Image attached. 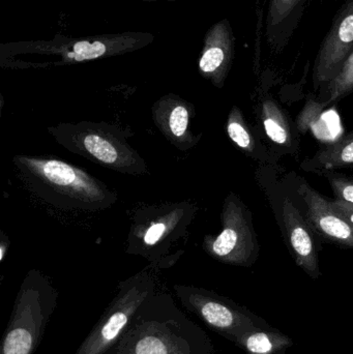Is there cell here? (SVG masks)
<instances>
[{"instance_id": "cell-1", "label": "cell", "mask_w": 353, "mask_h": 354, "mask_svg": "<svg viewBox=\"0 0 353 354\" xmlns=\"http://www.w3.org/2000/svg\"><path fill=\"white\" fill-rule=\"evenodd\" d=\"M110 354H215V347L169 293L155 291L139 308Z\"/></svg>"}, {"instance_id": "cell-2", "label": "cell", "mask_w": 353, "mask_h": 354, "mask_svg": "<svg viewBox=\"0 0 353 354\" xmlns=\"http://www.w3.org/2000/svg\"><path fill=\"white\" fill-rule=\"evenodd\" d=\"M14 163L30 189L53 205L93 212L117 198L102 181L60 160L18 156Z\"/></svg>"}, {"instance_id": "cell-3", "label": "cell", "mask_w": 353, "mask_h": 354, "mask_svg": "<svg viewBox=\"0 0 353 354\" xmlns=\"http://www.w3.org/2000/svg\"><path fill=\"white\" fill-rule=\"evenodd\" d=\"M58 292L41 272L27 274L0 344V354H35L57 307Z\"/></svg>"}, {"instance_id": "cell-4", "label": "cell", "mask_w": 353, "mask_h": 354, "mask_svg": "<svg viewBox=\"0 0 353 354\" xmlns=\"http://www.w3.org/2000/svg\"><path fill=\"white\" fill-rule=\"evenodd\" d=\"M51 133L68 151L106 167L122 174H142L147 171L143 160L116 128L81 122L60 124L51 129Z\"/></svg>"}, {"instance_id": "cell-5", "label": "cell", "mask_w": 353, "mask_h": 354, "mask_svg": "<svg viewBox=\"0 0 353 354\" xmlns=\"http://www.w3.org/2000/svg\"><path fill=\"white\" fill-rule=\"evenodd\" d=\"M157 291V279L144 270L120 283L117 292L74 354H110L136 315Z\"/></svg>"}, {"instance_id": "cell-6", "label": "cell", "mask_w": 353, "mask_h": 354, "mask_svg": "<svg viewBox=\"0 0 353 354\" xmlns=\"http://www.w3.org/2000/svg\"><path fill=\"white\" fill-rule=\"evenodd\" d=\"M173 289L187 311L195 314L211 330L232 343L255 328H271L269 322L246 307L213 291L186 285H174Z\"/></svg>"}, {"instance_id": "cell-7", "label": "cell", "mask_w": 353, "mask_h": 354, "mask_svg": "<svg viewBox=\"0 0 353 354\" xmlns=\"http://www.w3.org/2000/svg\"><path fill=\"white\" fill-rule=\"evenodd\" d=\"M223 229L209 243V253L224 263L251 266L258 255L256 235L244 204L234 195L226 200Z\"/></svg>"}, {"instance_id": "cell-8", "label": "cell", "mask_w": 353, "mask_h": 354, "mask_svg": "<svg viewBox=\"0 0 353 354\" xmlns=\"http://www.w3.org/2000/svg\"><path fill=\"white\" fill-rule=\"evenodd\" d=\"M353 51V0H346L334 17L313 71L315 88L333 80Z\"/></svg>"}, {"instance_id": "cell-9", "label": "cell", "mask_w": 353, "mask_h": 354, "mask_svg": "<svg viewBox=\"0 0 353 354\" xmlns=\"http://www.w3.org/2000/svg\"><path fill=\"white\" fill-rule=\"evenodd\" d=\"M298 195L307 206V222L313 230L336 245L353 248V226L307 183H300Z\"/></svg>"}, {"instance_id": "cell-10", "label": "cell", "mask_w": 353, "mask_h": 354, "mask_svg": "<svg viewBox=\"0 0 353 354\" xmlns=\"http://www.w3.org/2000/svg\"><path fill=\"white\" fill-rule=\"evenodd\" d=\"M282 220L296 264L311 278L318 279L321 272L310 225L287 197L282 204Z\"/></svg>"}, {"instance_id": "cell-11", "label": "cell", "mask_w": 353, "mask_h": 354, "mask_svg": "<svg viewBox=\"0 0 353 354\" xmlns=\"http://www.w3.org/2000/svg\"><path fill=\"white\" fill-rule=\"evenodd\" d=\"M267 6L265 37L275 53H281L304 17L310 0H263Z\"/></svg>"}, {"instance_id": "cell-12", "label": "cell", "mask_w": 353, "mask_h": 354, "mask_svg": "<svg viewBox=\"0 0 353 354\" xmlns=\"http://www.w3.org/2000/svg\"><path fill=\"white\" fill-rule=\"evenodd\" d=\"M234 344L247 354H283L294 345L292 339L277 328H255L236 339Z\"/></svg>"}, {"instance_id": "cell-13", "label": "cell", "mask_w": 353, "mask_h": 354, "mask_svg": "<svg viewBox=\"0 0 353 354\" xmlns=\"http://www.w3.org/2000/svg\"><path fill=\"white\" fill-rule=\"evenodd\" d=\"M160 129L174 143H182L188 134L190 111L186 105L175 103L170 107H161L155 116Z\"/></svg>"}, {"instance_id": "cell-14", "label": "cell", "mask_w": 353, "mask_h": 354, "mask_svg": "<svg viewBox=\"0 0 353 354\" xmlns=\"http://www.w3.org/2000/svg\"><path fill=\"white\" fill-rule=\"evenodd\" d=\"M263 122L267 137L276 145H289L292 143V134L287 118L279 106L271 99L263 102Z\"/></svg>"}, {"instance_id": "cell-15", "label": "cell", "mask_w": 353, "mask_h": 354, "mask_svg": "<svg viewBox=\"0 0 353 354\" xmlns=\"http://www.w3.org/2000/svg\"><path fill=\"white\" fill-rule=\"evenodd\" d=\"M313 163L327 169L353 164V132L319 151Z\"/></svg>"}, {"instance_id": "cell-16", "label": "cell", "mask_w": 353, "mask_h": 354, "mask_svg": "<svg viewBox=\"0 0 353 354\" xmlns=\"http://www.w3.org/2000/svg\"><path fill=\"white\" fill-rule=\"evenodd\" d=\"M228 33L226 35L222 45H215L209 47L201 57L200 70L204 74L213 75L215 77H220L224 79L225 71L227 70L228 62H229L231 55L230 51L232 48L228 45Z\"/></svg>"}, {"instance_id": "cell-17", "label": "cell", "mask_w": 353, "mask_h": 354, "mask_svg": "<svg viewBox=\"0 0 353 354\" xmlns=\"http://www.w3.org/2000/svg\"><path fill=\"white\" fill-rule=\"evenodd\" d=\"M325 93L327 104L336 103L353 93V51L344 62L339 74L325 84Z\"/></svg>"}, {"instance_id": "cell-18", "label": "cell", "mask_w": 353, "mask_h": 354, "mask_svg": "<svg viewBox=\"0 0 353 354\" xmlns=\"http://www.w3.org/2000/svg\"><path fill=\"white\" fill-rule=\"evenodd\" d=\"M227 133L229 138L240 149L247 153H252L255 141L245 122L244 116L238 107H233L228 116Z\"/></svg>"}, {"instance_id": "cell-19", "label": "cell", "mask_w": 353, "mask_h": 354, "mask_svg": "<svg viewBox=\"0 0 353 354\" xmlns=\"http://www.w3.org/2000/svg\"><path fill=\"white\" fill-rule=\"evenodd\" d=\"M106 52V47L101 41H79L73 48V52L68 53V57L74 58L77 62L82 60L95 59L101 57Z\"/></svg>"}, {"instance_id": "cell-20", "label": "cell", "mask_w": 353, "mask_h": 354, "mask_svg": "<svg viewBox=\"0 0 353 354\" xmlns=\"http://www.w3.org/2000/svg\"><path fill=\"white\" fill-rule=\"evenodd\" d=\"M174 218H170L169 222L167 221H159V222L151 223L149 228L145 230L143 235V243L147 247H153L161 243L170 234V231L173 229Z\"/></svg>"}, {"instance_id": "cell-21", "label": "cell", "mask_w": 353, "mask_h": 354, "mask_svg": "<svg viewBox=\"0 0 353 354\" xmlns=\"http://www.w3.org/2000/svg\"><path fill=\"white\" fill-rule=\"evenodd\" d=\"M329 177L332 189L337 200L353 204V179L336 176Z\"/></svg>"}, {"instance_id": "cell-22", "label": "cell", "mask_w": 353, "mask_h": 354, "mask_svg": "<svg viewBox=\"0 0 353 354\" xmlns=\"http://www.w3.org/2000/svg\"><path fill=\"white\" fill-rule=\"evenodd\" d=\"M333 207L353 226V204L347 202L340 201L336 199L335 201H331Z\"/></svg>"}]
</instances>
